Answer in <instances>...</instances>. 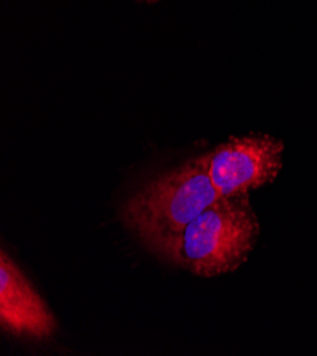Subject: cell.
I'll return each mask as SVG.
<instances>
[{"mask_svg": "<svg viewBox=\"0 0 317 356\" xmlns=\"http://www.w3.org/2000/svg\"><path fill=\"white\" fill-rule=\"evenodd\" d=\"M143 2H148V3H151V2H157V0H143Z\"/></svg>", "mask_w": 317, "mask_h": 356, "instance_id": "5", "label": "cell"}, {"mask_svg": "<svg viewBox=\"0 0 317 356\" xmlns=\"http://www.w3.org/2000/svg\"><path fill=\"white\" fill-rule=\"evenodd\" d=\"M0 324L16 337L31 339H46L57 327L45 300L5 250L0 253Z\"/></svg>", "mask_w": 317, "mask_h": 356, "instance_id": "4", "label": "cell"}, {"mask_svg": "<svg viewBox=\"0 0 317 356\" xmlns=\"http://www.w3.org/2000/svg\"><path fill=\"white\" fill-rule=\"evenodd\" d=\"M259 222L248 193L221 196L155 254L198 277L236 270L252 252Z\"/></svg>", "mask_w": 317, "mask_h": 356, "instance_id": "2", "label": "cell"}, {"mask_svg": "<svg viewBox=\"0 0 317 356\" xmlns=\"http://www.w3.org/2000/svg\"><path fill=\"white\" fill-rule=\"evenodd\" d=\"M284 144L265 136L232 138L209 152V176L221 196L248 193L272 182L281 168Z\"/></svg>", "mask_w": 317, "mask_h": 356, "instance_id": "3", "label": "cell"}, {"mask_svg": "<svg viewBox=\"0 0 317 356\" xmlns=\"http://www.w3.org/2000/svg\"><path fill=\"white\" fill-rule=\"evenodd\" d=\"M219 197L205 154L158 175L132 193L121 207V222L155 253Z\"/></svg>", "mask_w": 317, "mask_h": 356, "instance_id": "1", "label": "cell"}]
</instances>
